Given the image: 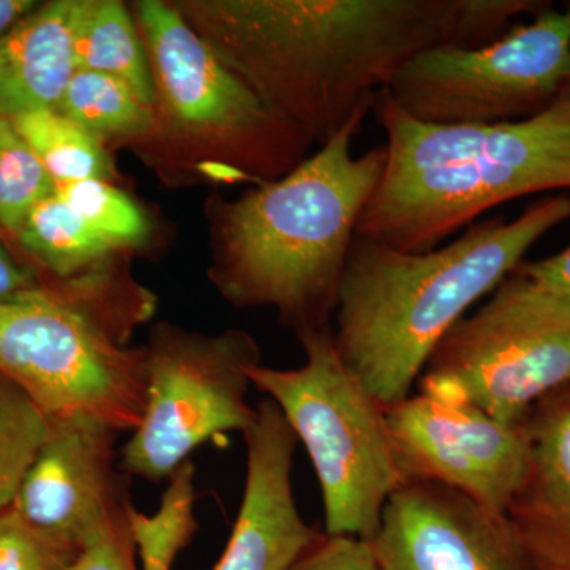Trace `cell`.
<instances>
[{
  "label": "cell",
  "mask_w": 570,
  "mask_h": 570,
  "mask_svg": "<svg viewBox=\"0 0 570 570\" xmlns=\"http://www.w3.org/2000/svg\"><path fill=\"white\" fill-rule=\"evenodd\" d=\"M273 111L325 145L436 47L490 43L534 0H171Z\"/></svg>",
  "instance_id": "6da1fadb"
},
{
  "label": "cell",
  "mask_w": 570,
  "mask_h": 570,
  "mask_svg": "<svg viewBox=\"0 0 570 570\" xmlns=\"http://www.w3.org/2000/svg\"><path fill=\"white\" fill-rule=\"evenodd\" d=\"M374 102L291 174L213 200L208 277L225 302L272 307L295 333L332 326L356 228L387 168L385 145L352 154Z\"/></svg>",
  "instance_id": "7a4b0ae2"
},
{
  "label": "cell",
  "mask_w": 570,
  "mask_h": 570,
  "mask_svg": "<svg viewBox=\"0 0 570 570\" xmlns=\"http://www.w3.org/2000/svg\"><path fill=\"white\" fill-rule=\"evenodd\" d=\"M569 217L570 195L560 194L535 202L517 219L472 224L426 253H403L356 235L337 292V354L382 407L400 403L469 307Z\"/></svg>",
  "instance_id": "3957f363"
},
{
  "label": "cell",
  "mask_w": 570,
  "mask_h": 570,
  "mask_svg": "<svg viewBox=\"0 0 570 570\" xmlns=\"http://www.w3.org/2000/svg\"><path fill=\"white\" fill-rule=\"evenodd\" d=\"M119 262L0 305V376L47 419L88 420L118 434L140 423L146 348L130 337L157 299Z\"/></svg>",
  "instance_id": "277c9868"
},
{
  "label": "cell",
  "mask_w": 570,
  "mask_h": 570,
  "mask_svg": "<svg viewBox=\"0 0 570 570\" xmlns=\"http://www.w3.org/2000/svg\"><path fill=\"white\" fill-rule=\"evenodd\" d=\"M154 85L153 126L132 148L167 184L269 183L314 145L187 24L171 0L134 2Z\"/></svg>",
  "instance_id": "5b68a950"
},
{
  "label": "cell",
  "mask_w": 570,
  "mask_h": 570,
  "mask_svg": "<svg viewBox=\"0 0 570 570\" xmlns=\"http://www.w3.org/2000/svg\"><path fill=\"white\" fill-rule=\"evenodd\" d=\"M460 159L384 175L356 235L403 253H426L494 206L570 190V91L531 118L471 127L461 138Z\"/></svg>",
  "instance_id": "8992f818"
},
{
  "label": "cell",
  "mask_w": 570,
  "mask_h": 570,
  "mask_svg": "<svg viewBox=\"0 0 570 570\" xmlns=\"http://www.w3.org/2000/svg\"><path fill=\"white\" fill-rule=\"evenodd\" d=\"M305 365H255L250 384L279 407L305 444L321 485L325 534L373 540L404 482L384 407L343 362L332 326L296 333Z\"/></svg>",
  "instance_id": "52a82bcc"
},
{
  "label": "cell",
  "mask_w": 570,
  "mask_h": 570,
  "mask_svg": "<svg viewBox=\"0 0 570 570\" xmlns=\"http://www.w3.org/2000/svg\"><path fill=\"white\" fill-rule=\"evenodd\" d=\"M417 384L431 400L521 425L542 397L570 385V302L515 269L450 330Z\"/></svg>",
  "instance_id": "ba28073f"
},
{
  "label": "cell",
  "mask_w": 570,
  "mask_h": 570,
  "mask_svg": "<svg viewBox=\"0 0 570 570\" xmlns=\"http://www.w3.org/2000/svg\"><path fill=\"white\" fill-rule=\"evenodd\" d=\"M145 348V412L121 449V468L163 482L213 438L253 426L257 409L246 396L261 347L245 330L208 335L160 322Z\"/></svg>",
  "instance_id": "9c48e42d"
},
{
  "label": "cell",
  "mask_w": 570,
  "mask_h": 570,
  "mask_svg": "<svg viewBox=\"0 0 570 570\" xmlns=\"http://www.w3.org/2000/svg\"><path fill=\"white\" fill-rule=\"evenodd\" d=\"M570 86V6L543 7L480 47H436L412 58L384 89L407 116L434 126L515 122Z\"/></svg>",
  "instance_id": "30bf717a"
},
{
  "label": "cell",
  "mask_w": 570,
  "mask_h": 570,
  "mask_svg": "<svg viewBox=\"0 0 570 570\" xmlns=\"http://www.w3.org/2000/svg\"><path fill=\"white\" fill-rule=\"evenodd\" d=\"M406 480L441 483L505 515L528 464L523 423L509 425L474 404L442 403L422 393L384 409Z\"/></svg>",
  "instance_id": "8fae6325"
},
{
  "label": "cell",
  "mask_w": 570,
  "mask_h": 570,
  "mask_svg": "<svg viewBox=\"0 0 570 570\" xmlns=\"http://www.w3.org/2000/svg\"><path fill=\"white\" fill-rule=\"evenodd\" d=\"M48 422L10 508L59 549L80 554L89 540L127 519L129 475L116 431L88 420Z\"/></svg>",
  "instance_id": "7c38bea8"
},
{
  "label": "cell",
  "mask_w": 570,
  "mask_h": 570,
  "mask_svg": "<svg viewBox=\"0 0 570 570\" xmlns=\"http://www.w3.org/2000/svg\"><path fill=\"white\" fill-rule=\"evenodd\" d=\"M371 546L384 570H534L508 517L428 480L390 497Z\"/></svg>",
  "instance_id": "4fadbf2b"
},
{
  "label": "cell",
  "mask_w": 570,
  "mask_h": 570,
  "mask_svg": "<svg viewBox=\"0 0 570 570\" xmlns=\"http://www.w3.org/2000/svg\"><path fill=\"white\" fill-rule=\"evenodd\" d=\"M246 431L242 508L214 570H288L322 532L299 515L292 485L296 439L283 412L265 397Z\"/></svg>",
  "instance_id": "5bb4252c"
},
{
  "label": "cell",
  "mask_w": 570,
  "mask_h": 570,
  "mask_svg": "<svg viewBox=\"0 0 570 570\" xmlns=\"http://www.w3.org/2000/svg\"><path fill=\"white\" fill-rule=\"evenodd\" d=\"M528 464L508 520L534 570H570V385L523 422Z\"/></svg>",
  "instance_id": "9a60e30c"
},
{
  "label": "cell",
  "mask_w": 570,
  "mask_h": 570,
  "mask_svg": "<svg viewBox=\"0 0 570 570\" xmlns=\"http://www.w3.org/2000/svg\"><path fill=\"white\" fill-rule=\"evenodd\" d=\"M86 0L40 3L0 37V118L58 110L77 67Z\"/></svg>",
  "instance_id": "2e32d148"
},
{
  "label": "cell",
  "mask_w": 570,
  "mask_h": 570,
  "mask_svg": "<svg viewBox=\"0 0 570 570\" xmlns=\"http://www.w3.org/2000/svg\"><path fill=\"white\" fill-rule=\"evenodd\" d=\"M14 239L52 279L82 275L124 253L56 193L33 206Z\"/></svg>",
  "instance_id": "e0dca14e"
},
{
  "label": "cell",
  "mask_w": 570,
  "mask_h": 570,
  "mask_svg": "<svg viewBox=\"0 0 570 570\" xmlns=\"http://www.w3.org/2000/svg\"><path fill=\"white\" fill-rule=\"evenodd\" d=\"M77 67L118 78L153 107L148 55L134 14L119 0H86L77 37Z\"/></svg>",
  "instance_id": "ac0fdd59"
},
{
  "label": "cell",
  "mask_w": 570,
  "mask_h": 570,
  "mask_svg": "<svg viewBox=\"0 0 570 570\" xmlns=\"http://www.w3.org/2000/svg\"><path fill=\"white\" fill-rule=\"evenodd\" d=\"M58 111L99 138L105 145L132 146L149 132L153 107L142 102L126 82L99 71H75Z\"/></svg>",
  "instance_id": "d6986e66"
},
{
  "label": "cell",
  "mask_w": 570,
  "mask_h": 570,
  "mask_svg": "<svg viewBox=\"0 0 570 570\" xmlns=\"http://www.w3.org/2000/svg\"><path fill=\"white\" fill-rule=\"evenodd\" d=\"M55 184L116 176L107 145L58 110L24 112L11 119Z\"/></svg>",
  "instance_id": "ffe728a7"
},
{
  "label": "cell",
  "mask_w": 570,
  "mask_h": 570,
  "mask_svg": "<svg viewBox=\"0 0 570 570\" xmlns=\"http://www.w3.org/2000/svg\"><path fill=\"white\" fill-rule=\"evenodd\" d=\"M195 466L184 461L168 478L160 508L146 515L134 504L127 509V523L132 534L141 570H171L176 558L198 530L195 519Z\"/></svg>",
  "instance_id": "44dd1931"
},
{
  "label": "cell",
  "mask_w": 570,
  "mask_h": 570,
  "mask_svg": "<svg viewBox=\"0 0 570 570\" xmlns=\"http://www.w3.org/2000/svg\"><path fill=\"white\" fill-rule=\"evenodd\" d=\"M50 422L9 379L0 376V512L10 508L47 439Z\"/></svg>",
  "instance_id": "7402d4cb"
},
{
  "label": "cell",
  "mask_w": 570,
  "mask_h": 570,
  "mask_svg": "<svg viewBox=\"0 0 570 570\" xmlns=\"http://www.w3.org/2000/svg\"><path fill=\"white\" fill-rule=\"evenodd\" d=\"M56 184L10 119L0 118V228L13 236Z\"/></svg>",
  "instance_id": "603a6c76"
},
{
  "label": "cell",
  "mask_w": 570,
  "mask_h": 570,
  "mask_svg": "<svg viewBox=\"0 0 570 570\" xmlns=\"http://www.w3.org/2000/svg\"><path fill=\"white\" fill-rule=\"evenodd\" d=\"M56 195L118 249L138 246L149 235V223L140 206L110 181L56 184Z\"/></svg>",
  "instance_id": "cb8c5ba5"
},
{
  "label": "cell",
  "mask_w": 570,
  "mask_h": 570,
  "mask_svg": "<svg viewBox=\"0 0 570 570\" xmlns=\"http://www.w3.org/2000/svg\"><path fill=\"white\" fill-rule=\"evenodd\" d=\"M77 557L32 530L13 509L0 512V570H69Z\"/></svg>",
  "instance_id": "d4e9b609"
},
{
  "label": "cell",
  "mask_w": 570,
  "mask_h": 570,
  "mask_svg": "<svg viewBox=\"0 0 570 570\" xmlns=\"http://www.w3.org/2000/svg\"><path fill=\"white\" fill-rule=\"evenodd\" d=\"M288 570H384L374 553L371 540L351 535L321 538L303 551Z\"/></svg>",
  "instance_id": "484cf974"
},
{
  "label": "cell",
  "mask_w": 570,
  "mask_h": 570,
  "mask_svg": "<svg viewBox=\"0 0 570 570\" xmlns=\"http://www.w3.org/2000/svg\"><path fill=\"white\" fill-rule=\"evenodd\" d=\"M135 553L137 550L126 519L89 540L69 570H138Z\"/></svg>",
  "instance_id": "4316f807"
},
{
  "label": "cell",
  "mask_w": 570,
  "mask_h": 570,
  "mask_svg": "<svg viewBox=\"0 0 570 570\" xmlns=\"http://www.w3.org/2000/svg\"><path fill=\"white\" fill-rule=\"evenodd\" d=\"M517 269L570 302V246L551 257L523 262Z\"/></svg>",
  "instance_id": "83f0119b"
},
{
  "label": "cell",
  "mask_w": 570,
  "mask_h": 570,
  "mask_svg": "<svg viewBox=\"0 0 570 570\" xmlns=\"http://www.w3.org/2000/svg\"><path fill=\"white\" fill-rule=\"evenodd\" d=\"M43 284L28 266H22L0 246V305L14 302Z\"/></svg>",
  "instance_id": "f1b7e54d"
},
{
  "label": "cell",
  "mask_w": 570,
  "mask_h": 570,
  "mask_svg": "<svg viewBox=\"0 0 570 570\" xmlns=\"http://www.w3.org/2000/svg\"><path fill=\"white\" fill-rule=\"evenodd\" d=\"M39 6L36 0H0V37Z\"/></svg>",
  "instance_id": "f546056e"
}]
</instances>
